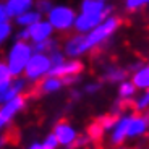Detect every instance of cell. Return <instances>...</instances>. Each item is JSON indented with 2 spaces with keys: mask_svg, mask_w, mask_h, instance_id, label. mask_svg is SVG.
I'll return each instance as SVG.
<instances>
[{
  "mask_svg": "<svg viewBox=\"0 0 149 149\" xmlns=\"http://www.w3.org/2000/svg\"><path fill=\"white\" fill-rule=\"evenodd\" d=\"M131 83L134 88L139 91H148L149 89V65H143L139 70H136L131 74Z\"/></svg>",
  "mask_w": 149,
  "mask_h": 149,
  "instance_id": "5bb4252c",
  "label": "cell"
},
{
  "mask_svg": "<svg viewBox=\"0 0 149 149\" xmlns=\"http://www.w3.org/2000/svg\"><path fill=\"white\" fill-rule=\"evenodd\" d=\"M13 34V23L11 21H7L3 24H0V45L5 44Z\"/></svg>",
  "mask_w": 149,
  "mask_h": 149,
  "instance_id": "d4e9b609",
  "label": "cell"
},
{
  "mask_svg": "<svg viewBox=\"0 0 149 149\" xmlns=\"http://www.w3.org/2000/svg\"><path fill=\"white\" fill-rule=\"evenodd\" d=\"M41 19H44V15L39 13L36 8H33V10H28L26 13H23L21 16H18L13 23H15L16 26H19L21 29H26V28H29V26H33V24H36V23H39Z\"/></svg>",
  "mask_w": 149,
  "mask_h": 149,
  "instance_id": "4fadbf2b",
  "label": "cell"
},
{
  "mask_svg": "<svg viewBox=\"0 0 149 149\" xmlns=\"http://www.w3.org/2000/svg\"><path fill=\"white\" fill-rule=\"evenodd\" d=\"M52 70V62L45 54H33L26 70L23 73V78L28 83H41L45 76H49Z\"/></svg>",
  "mask_w": 149,
  "mask_h": 149,
  "instance_id": "277c9868",
  "label": "cell"
},
{
  "mask_svg": "<svg viewBox=\"0 0 149 149\" xmlns=\"http://www.w3.org/2000/svg\"><path fill=\"white\" fill-rule=\"evenodd\" d=\"M76 10L68 3H54L50 8L45 19L49 24L52 26L55 33H68L74 28V21H76Z\"/></svg>",
  "mask_w": 149,
  "mask_h": 149,
  "instance_id": "3957f363",
  "label": "cell"
},
{
  "mask_svg": "<svg viewBox=\"0 0 149 149\" xmlns=\"http://www.w3.org/2000/svg\"><path fill=\"white\" fill-rule=\"evenodd\" d=\"M110 5L105 0H83L79 3V11L84 13H97V11H105Z\"/></svg>",
  "mask_w": 149,
  "mask_h": 149,
  "instance_id": "e0dca14e",
  "label": "cell"
},
{
  "mask_svg": "<svg viewBox=\"0 0 149 149\" xmlns=\"http://www.w3.org/2000/svg\"><path fill=\"white\" fill-rule=\"evenodd\" d=\"M7 21H10V18H8L7 10H5V2H2L0 3V24H3Z\"/></svg>",
  "mask_w": 149,
  "mask_h": 149,
  "instance_id": "4dcf8cb0",
  "label": "cell"
},
{
  "mask_svg": "<svg viewBox=\"0 0 149 149\" xmlns=\"http://www.w3.org/2000/svg\"><path fill=\"white\" fill-rule=\"evenodd\" d=\"M52 7H54V3L50 0H39V2H36V10L39 13H42V15H47Z\"/></svg>",
  "mask_w": 149,
  "mask_h": 149,
  "instance_id": "f1b7e54d",
  "label": "cell"
},
{
  "mask_svg": "<svg viewBox=\"0 0 149 149\" xmlns=\"http://www.w3.org/2000/svg\"><path fill=\"white\" fill-rule=\"evenodd\" d=\"M42 146L47 148V149H58L60 148V144H58V141H57V138H55L54 133H49L47 136H45L44 141H42Z\"/></svg>",
  "mask_w": 149,
  "mask_h": 149,
  "instance_id": "83f0119b",
  "label": "cell"
},
{
  "mask_svg": "<svg viewBox=\"0 0 149 149\" xmlns=\"http://www.w3.org/2000/svg\"><path fill=\"white\" fill-rule=\"evenodd\" d=\"M148 131H149V113H133V115H130L128 139L144 136Z\"/></svg>",
  "mask_w": 149,
  "mask_h": 149,
  "instance_id": "30bf717a",
  "label": "cell"
},
{
  "mask_svg": "<svg viewBox=\"0 0 149 149\" xmlns=\"http://www.w3.org/2000/svg\"><path fill=\"white\" fill-rule=\"evenodd\" d=\"M133 104H134V110L136 112H139V113H148V110H149V93L148 91H143L139 96H136Z\"/></svg>",
  "mask_w": 149,
  "mask_h": 149,
  "instance_id": "ffe728a7",
  "label": "cell"
},
{
  "mask_svg": "<svg viewBox=\"0 0 149 149\" xmlns=\"http://www.w3.org/2000/svg\"><path fill=\"white\" fill-rule=\"evenodd\" d=\"M26 97L23 94V96L15 97L13 101L0 105V133H3V130L8 128V125L15 120V117L26 109Z\"/></svg>",
  "mask_w": 149,
  "mask_h": 149,
  "instance_id": "8992f818",
  "label": "cell"
},
{
  "mask_svg": "<svg viewBox=\"0 0 149 149\" xmlns=\"http://www.w3.org/2000/svg\"><path fill=\"white\" fill-rule=\"evenodd\" d=\"M148 5H149V0H127L125 2V8L128 11L141 10L143 7H148Z\"/></svg>",
  "mask_w": 149,
  "mask_h": 149,
  "instance_id": "484cf974",
  "label": "cell"
},
{
  "mask_svg": "<svg viewBox=\"0 0 149 149\" xmlns=\"http://www.w3.org/2000/svg\"><path fill=\"white\" fill-rule=\"evenodd\" d=\"M148 93H149V89H148Z\"/></svg>",
  "mask_w": 149,
  "mask_h": 149,
  "instance_id": "8d00e7d4",
  "label": "cell"
},
{
  "mask_svg": "<svg viewBox=\"0 0 149 149\" xmlns=\"http://www.w3.org/2000/svg\"><path fill=\"white\" fill-rule=\"evenodd\" d=\"M113 7H109L105 11H97V13H84V11H79L76 15V21H74V28L76 34H88L93 29H96L99 24L105 21L109 16L112 15Z\"/></svg>",
  "mask_w": 149,
  "mask_h": 149,
  "instance_id": "5b68a950",
  "label": "cell"
},
{
  "mask_svg": "<svg viewBox=\"0 0 149 149\" xmlns=\"http://www.w3.org/2000/svg\"><path fill=\"white\" fill-rule=\"evenodd\" d=\"M115 149H128V148H123V146H120V148H115Z\"/></svg>",
  "mask_w": 149,
  "mask_h": 149,
  "instance_id": "d590c367",
  "label": "cell"
},
{
  "mask_svg": "<svg viewBox=\"0 0 149 149\" xmlns=\"http://www.w3.org/2000/svg\"><path fill=\"white\" fill-rule=\"evenodd\" d=\"M117 118H118V117H117L115 113H107V115H102L101 118L97 120V122H99V125L102 127V130H104V131H109V133H110L112 128L115 127Z\"/></svg>",
  "mask_w": 149,
  "mask_h": 149,
  "instance_id": "603a6c76",
  "label": "cell"
},
{
  "mask_svg": "<svg viewBox=\"0 0 149 149\" xmlns=\"http://www.w3.org/2000/svg\"><path fill=\"white\" fill-rule=\"evenodd\" d=\"M13 79L15 78L11 76V73H10V70H8V67L5 65V62H0V91L10 88Z\"/></svg>",
  "mask_w": 149,
  "mask_h": 149,
  "instance_id": "44dd1931",
  "label": "cell"
},
{
  "mask_svg": "<svg viewBox=\"0 0 149 149\" xmlns=\"http://www.w3.org/2000/svg\"><path fill=\"white\" fill-rule=\"evenodd\" d=\"M125 76H127V71L118 67H107L104 71V79L109 83H118L120 84L125 81Z\"/></svg>",
  "mask_w": 149,
  "mask_h": 149,
  "instance_id": "ac0fdd59",
  "label": "cell"
},
{
  "mask_svg": "<svg viewBox=\"0 0 149 149\" xmlns=\"http://www.w3.org/2000/svg\"><path fill=\"white\" fill-rule=\"evenodd\" d=\"M26 149H47V148H44V146H42V143H31Z\"/></svg>",
  "mask_w": 149,
  "mask_h": 149,
  "instance_id": "d6a6232c",
  "label": "cell"
},
{
  "mask_svg": "<svg viewBox=\"0 0 149 149\" xmlns=\"http://www.w3.org/2000/svg\"><path fill=\"white\" fill-rule=\"evenodd\" d=\"M63 88V81L57 76H45L39 83V93L41 94H55Z\"/></svg>",
  "mask_w": 149,
  "mask_h": 149,
  "instance_id": "9a60e30c",
  "label": "cell"
},
{
  "mask_svg": "<svg viewBox=\"0 0 149 149\" xmlns=\"http://www.w3.org/2000/svg\"><path fill=\"white\" fill-rule=\"evenodd\" d=\"M117 93H118L120 101H134L138 89L134 88V84L131 83V79H125L123 83L118 84V91H117Z\"/></svg>",
  "mask_w": 149,
  "mask_h": 149,
  "instance_id": "2e32d148",
  "label": "cell"
},
{
  "mask_svg": "<svg viewBox=\"0 0 149 149\" xmlns=\"http://www.w3.org/2000/svg\"><path fill=\"white\" fill-rule=\"evenodd\" d=\"M83 62L81 60H71L67 58L63 63L57 65V67H52L49 76H57V78L63 79L68 78V76H79V73L83 71Z\"/></svg>",
  "mask_w": 149,
  "mask_h": 149,
  "instance_id": "9c48e42d",
  "label": "cell"
},
{
  "mask_svg": "<svg viewBox=\"0 0 149 149\" xmlns=\"http://www.w3.org/2000/svg\"><path fill=\"white\" fill-rule=\"evenodd\" d=\"M7 143H8L7 136H5L3 133H0V149H3L5 146H7Z\"/></svg>",
  "mask_w": 149,
  "mask_h": 149,
  "instance_id": "836d02e7",
  "label": "cell"
},
{
  "mask_svg": "<svg viewBox=\"0 0 149 149\" xmlns=\"http://www.w3.org/2000/svg\"><path fill=\"white\" fill-rule=\"evenodd\" d=\"M26 29H28V34H29V44H33V45L52 39L54 33H55L45 18L41 19L39 23H36V24H33V26L26 28Z\"/></svg>",
  "mask_w": 149,
  "mask_h": 149,
  "instance_id": "ba28073f",
  "label": "cell"
},
{
  "mask_svg": "<svg viewBox=\"0 0 149 149\" xmlns=\"http://www.w3.org/2000/svg\"><path fill=\"white\" fill-rule=\"evenodd\" d=\"M18 96H23V94H19L18 89L11 84L10 88H7V89H3V91H0V105H3V104H7V102L13 101V99H15V97H18Z\"/></svg>",
  "mask_w": 149,
  "mask_h": 149,
  "instance_id": "7402d4cb",
  "label": "cell"
},
{
  "mask_svg": "<svg viewBox=\"0 0 149 149\" xmlns=\"http://www.w3.org/2000/svg\"><path fill=\"white\" fill-rule=\"evenodd\" d=\"M70 96L73 97V101H78V99H79V96H81V91H78V89H71Z\"/></svg>",
  "mask_w": 149,
  "mask_h": 149,
  "instance_id": "e575fe53",
  "label": "cell"
},
{
  "mask_svg": "<svg viewBox=\"0 0 149 149\" xmlns=\"http://www.w3.org/2000/svg\"><path fill=\"white\" fill-rule=\"evenodd\" d=\"M118 26H120V19L117 18L115 15H110L102 24H99L96 29H93L88 34H83V49H84V54L91 52V50H94L96 47L105 44V42L117 33Z\"/></svg>",
  "mask_w": 149,
  "mask_h": 149,
  "instance_id": "7a4b0ae2",
  "label": "cell"
},
{
  "mask_svg": "<svg viewBox=\"0 0 149 149\" xmlns=\"http://www.w3.org/2000/svg\"><path fill=\"white\" fill-rule=\"evenodd\" d=\"M54 134H55L57 141L62 148H67V149H74V144L78 141L79 134H78V130L68 122H58L54 127Z\"/></svg>",
  "mask_w": 149,
  "mask_h": 149,
  "instance_id": "52a82bcc",
  "label": "cell"
},
{
  "mask_svg": "<svg viewBox=\"0 0 149 149\" xmlns=\"http://www.w3.org/2000/svg\"><path fill=\"white\" fill-rule=\"evenodd\" d=\"M102 134H104V130H102V127L99 125V122H94L89 125V128H88V138L91 139V141H96V139H101Z\"/></svg>",
  "mask_w": 149,
  "mask_h": 149,
  "instance_id": "cb8c5ba5",
  "label": "cell"
},
{
  "mask_svg": "<svg viewBox=\"0 0 149 149\" xmlns=\"http://www.w3.org/2000/svg\"><path fill=\"white\" fill-rule=\"evenodd\" d=\"M101 88H102V84H101V83H97V81L86 83V84L83 86V93H86V94H96V93L101 91Z\"/></svg>",
  "mask_w": 149,
  "mask_h": 149,
  "instance_id": "f546056e",
  "label": "cell"
},
{
  "mask_svg": "<svg viewBox=\"0 0 149 149\" xmlns=\"http://www.w3.org/2000/svg\"><path fill=\"white\" fill-rule=\"evenodd\" d=\"M49 58H50V62H52V67H57V65L63 63L65 60H67V57H65L63 50L57 49V50H54V52L49 54Z\"/></svg>",
  "mask_w": 149,
  "mask_h": 149,
  "instance_id": "4316f807",
  "label": "cell"
},
{
  "mask_svg": "<svg viewBox=\"0 0 149 149\" xmlns=\"http://www.w3.org/2000/svg\"><path fill=\"white\" fill-rule=\"evenodd\" d=\"M57 49H58V42H57L54 37L49 39V41H45V42H39V44L33 45L34 54H45V55H49L50 52H54V50H57Z\"/></svg>",
  "mask_w": 149,
  "mask_h": 149,
  "instance_id": "d6986e66",
  "label": "cell"
},
{
  "mask_svg": "<svg viewBox=\"0 0 149 149\" xmlns=\"http://www.w3.org/2000/svg\"><path fill=\"white\" fill-rule=\"evenodd\" d=\"M63 86H74L79 81V76H68V78H63Z\"/></svg>",
  "mask_w": 149,
  "mask_h": 149,
  "instance_id": "1f68e13d",
  "label": "cell"
},
{
  "mask_svg": "<svg viewBox=\"0 0 149 149\" xmlns=\"http://www.w3.org/2000/svg\"><path fill=\"white\" fill-rule=\"evenodd\" d=\"M33 54H34L33 45L24 41H15L8 47L7 57H5V65L8 67L13 78H21L23 76Z\"/></svg>",
  "mask_w": 149,
  "mask_h": 149,
  "instance_id": "6da1fadb",
  "label": "cell"
},
{
  "mask_svg": "<svg viewBox=\"0 0 149 149\" xmlns=\"http://www.w3.org/2000/svg\"><path fill=\"white\" fill-rule=\"evenodd\" d=\"M36 7L33 0H7L5 2V10L10 19L15 21L18 16H21L23 13H26L28 10H33Z\"/></svg>",
  "mask_w": 149,
  "mask_h": 149,
  "instance_id": "7c38bea8",
  "label": "cell"
},
{
  "mask_svg": "<svg viewBox=\"0 0 149 149\" xmlns=\"http://www.w3.org/2000/svg\"><path fill=\"white\" fill-rule=\"evenodd\" d=\"M128 125H130V115H120L117 118L115 127L112 128L110 131V144L120 146L128 139Z\"/></svg>",
  "mask_w": 149,
  "mask_h": 149,
  "instance_id": "8fae6325",
  "label": "cell"
}]
</instances>
